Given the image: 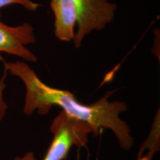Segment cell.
I'll return each mask as SVG.
<instances>
[{"mask_svg": "<svg viewBox=\"0 0 160 160\" xmlns=\"http://www.w3.org/2000/svg\"><path fill=\"white\" fill-rule=\"evenodd\" d=\"M53 140L42 160H65L73 146L81 148L88 142L93 130L88 124L66 114L62 111L50 126Z\"/></svg>", "mask_w": 160, "mask_h": 160, "instance_id": "2", "label": "cell"}, {"mask_svg": "<svg viewBox=\"0 0 160 160\" xmlns=\"http://www.w3.org/2000/svg\"><path fill=\"white\" fill-rule=\"evenodd\" d=\"M11 5H19L31 12H36L42 6L32 0H0V9Z\"/></svg>", "mask_w": 160, "mask_h": 160, "instance_id": "7", "label": "cell"}, {"mask_svg": "<svg viewBox=\"0 0 160 160\" xmlns=\"http://www.w3.org/2000/svg\"><path fill=\"white\" fill-rule=\"evenodd\" d=\"M13 160H37L33 152H28L22 157H17Z\"/></svg>", "mask_w": 160, "mask_h": 160, "instance_id": "9", "label": "cell"}, {"mask_svg": "<svg viewBox=\"0 0 160 160\" xmlns=\"http://www.w3.org/2000/svg\"><path fill=\"white\" fill-rule=\"evenodd\" d=\"M78 15L77 30L73 42L80 48L84 39L91 32L99 31L114 19L117 4L108 0H72Z\"/></svg>", "mask_w": 160, "mask_h": 160, "instance_id": "3", "label": "cell"}, {"mask_svg": "<svg viewBox=\"0 0 160 160\" xmlns=\"http://www.w3.org/2000/svg\"><path fill=\"white\" fill-rule=\"evenodd\" d=\"M4 68L12 76L22 81L26 93L23 113L31 116L37 111L45 115L54 105L59 106L70 117L85 122L93 130V135H99L102 129L111 131L122 148L128 151L134 144L130 127L120 117L128 110L123 101H111L110 97L116 91L106 92L105 96L91 105L79 101L73 93L48 85L40 79L37 73L25 62H7L2 58Z\"/></svg>", "mask_w": 160, "mask_h": 160, "instance_id": "1", "label": "cell"}, {"mask_svg": "<svg viewBox=\"0 0 160 160\" xmlns=\"http://www.w3.org/2000/svg\"><path fill=\"white\" fill-rule=\"evenodd\" d=\"M50 6L54 15L55 37L65 42L73 41L78 22L74 4L72 0H51Z\"/></svg>", "mask_w": 160, "mask_h": 160, "instance_id": "5", "label": "cell"}, {"mask_svg": "<svg viewBox=\"0 0 160 160\" xmlns=\"http://www.w3.org/2000/svg\"><path fill=\"white\" fill-rule=\"evenodd\" d=\"M8 75V71L5 68H4V72L2 77L0 79V121L3 119L5 117L6 111L8 109V105L4 100V91L6 88L5 79Z\"/></svg>", "mask_w": 160, "mask_h": 160, "instance_id": "8", "label": "cell"}, {"mask_svg": "<svg viewBox=\"0 0 160 160\" xmlns=\"http://www.w3.org/2000/svg\"><path fill=\"white\" fill-rule=\"evenodd\" d=\"M159 111H158L151 133L139 151V153H141L145 149H148V151L142 160H151L154 153L159 151Z\"/></svg>", "mask_w": 160, "mask_h": 160, "instance_id": "6", "label": "cell"}, {"mask_svg": "<svg viewBox=\"0 0 160 160\" xmlns=\"http://www.w3.org/2000/svg\"><path fill=\"white\" fill-rule=\"evenodd\" d=\"M35 42L34 28L31 24L24 22L17 26H9L0 20V52L35 62L37 57L27 48L28 45Z\"/></svg>", "mask_w": 160, "mask_h": 160, "instance_id": "4", "label": "cell"}]
</instances>
